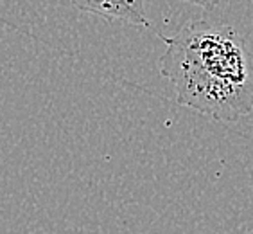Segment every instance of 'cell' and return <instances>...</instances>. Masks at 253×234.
I'll return each instance as SVG.
<instances>
[{
  "mask_svg": "<svg viewBox=\"0 0 253 234\" xmlns=\"http://www.w3.org/2000/svg\"><path fill=\"white\" fill-rule=\"evenodd\" d=\"M164 40L160 72L180 105L223 122L252 112L253 58L232 25L189 22Z\"/></svg>",
  "mask_w": 253,
  "mask_h": 234,
  "instance_id": "1",
  "label": "cell"
},
{
  "mask_svg": "<svg viewBox=\"0 0 253 234\" xmlns=\"http://www.w3.org/2000/svg\"><path fill=\"white\" fill-rule=\"evenodd\" d=\"M72 4L84 13L108 20H124L133 25L149 27L144 9V0H72Z\"/></svg>",
  "mask_w": 253,
  "mask_h": 234,
  "instance_id": "2",
  "label": "cell"
},
{
  "mask_svg": "<svg viewBox=\"0 0 253 234\" xmlns=\"http://www.w3.org/2000/svg\"><path fill=\"white\" fill-rule=\"evenodd\" d=\"M181 2H189V4L200 5V7H205V9H212L214 5H217L221 0H181Z\"/></svg>",
  "mask_w": 253,
  "mask_h": 234,
  "instance_id": "3",
  "label": "cell"
}]
</instances>
